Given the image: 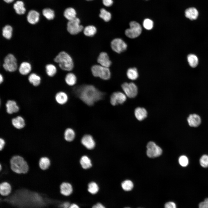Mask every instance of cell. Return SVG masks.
<instances>
[{"mask_svg": "<svg viewBox=\"0 0 208 208\" xmlns=\"http://www.w3.org/2000/svg\"><path fill=\"white\" fill-rule=\"evenodd\" d=\"M75 94L84 103L89 106L102 99L104 93L94 86L90 85L80 86L75 88Z\"/></svg>", "mask_w": 208, "mask_h": 208, "instance_id": "cell-1", "label": "cell"}, {"mask_svg": "<svg viewBox=\"0 0 208 208\" xmlns=\"http://www.w3.org/2000/svg\"><path fill=\"white\" fill-rule=\"evenodd\" d=\"M53 61L58 64L60 68L64 70L71 71L73 68L74 64L71 57L64 51L58 53L54 59Z\"/></svg>", "mask_w": 208, "mask_h": 208, "instance_id": "cell-2", "label": "cell"}, {"mask_svg": "<svg viewBox=\"0 0 208 208\" xmlns=\"http://www.w3.org/2000/svg\"><path fill=\"white\" fill-rule=\"evenodd\" d=\"M10 168L14 172L18 174H25L29 170L28 164L22 156L16 155L13 156L10 160Z\"/></svg>", "mask_w": 208, "mask_h": 208, "instance_id": "cell-3", "label": "cell"}, {"mask_svg": "<svg viewBox=\"0 0 208 208\" xmlns=\"http://www.w3.org/2000/svg\"><path fill=\"white\" fill-rule=\"evenodd\" d=\"M2 66L6 72L12 73L16 71L18 66L15 56L12 53L7 54L3 59Z\"/></svg>", "mask_w": 208, "mask_h": 208, "instance_id": "cell-4", "label": "cell"}, {"mask_svg": "<svg viewBox=\"0 0 208 208\" xmlns=\"http://www.w3.org/2000/svg\"><path fill=\"white\" fill-rule=\"evenodd\" d=\"M91 70L93 75L95 77L104 80H108L110 77L111 73L109 68L95 65L92 67Z\"/></svg>", "mask_w": 208, "mask_h": 208, "instance_id": "cell-5", "label": "cell"}, {"mask_svg": "<svg viewBox=\"0 0 208 208\" xmlns=\"http://www.w3.org/2000/svg\"><path fill=\"white\" fill-rule=\"evenodd\" d=\"M130 28L126 29L125 31L126 36L131 38H134L139 36L142 31V28L138 23L132 21L129 23Z\"/></svg>", "mask_w": 208, "mask_h": 208, "instance_id": "cell-6", "label": "cell"}, {"mask_svg": "<svg viewBox=\"0 0 208 208\" xmlns=\"http://www.w3.org/2000/svg\"><path fill=\"white\" fill-rule=\"evenodd\" d=\"M67 29L70 34L75 35L84 29L83 26L80 25L79 19L76 17L68 22Z\"/></svg>", "mask_w": 208, "mask_h": 208, "instance_id": "cell-7", "label": "cell"}, {"mask_svg": "<svg viewBox=\"0 0 208 208\" xmlns=\"http://www.w3.org/2000/svg\"><path fill=\"white\" fill-rule=\"evenodd\" d=\"M121 87L125 94L128 97L133 98L137 95L138 88L134 83L125 82L122 84Z\"/></svg>", "mask_w": 208, "mask_h": 208, "instance_id": "cell-8", "label": "cell"}, {"mask_svg": "<svg viewBox=\"0 0 208 208\" xmlns=\"http://www.w3.org/2000/svg\"><path fill=\"white\" fill-rule=\"evenodd\" d=\"M146 154L150 158H154L160 155L162 153L161 149L153 142H150L147 144Z\"/></svg>", "mask_w": 208, "mask_h": 208, "instance_id": "cell-9", "label": "cell"}, {"mask_svg": "<svg viewBox=\"0 0 208 208\" xmlns=\"http://www.w3.org/2000/svg\"><path fill=\"white\" fill-rule=\"evenodd\" d=\"M111 47L113 51L117 53L123 52L127 49V45L122 39L116 38L111 42Z\"/></svg>", "mask_w": 208, "mask_h": 208, "instance_id": "cell-10", "label": "cell"}, {"mask_svg": "<svg viewBox=\"0 0 208 208\" xmlns=\"http://www.w3.org/2000/svg\"><path fill=\"white\" fill-rule=\"evenodd\" d=\"M127 99L125 94L120 92H113L110 97V102L113 106L123 104Z\"/></svg>", "mask_w": 208, "mask_h": 208, "instance_id": "cell-11", "label": "cell"}, {"mask_svg": "<svg viewBox=\"0 0 208 208\" xmlns=\"http://www.w3.org/2000/svg\"><path fill=\"white\" fill-rule=\"evenodd\" d=\"M12 188L8 182L3 181L0 183V194L2 196H7L12 192Z\"/></svg>", "mask_w": 208, "mask_h": 208, "instance_id": "cell-12", "label": "cell"}, {"mask_svg": "<svg viewBox=\"0 0 208 208\" xmlns=\"http://www.w3.org/2000/svg\"><path fill=\"white\" fill-rule=\"evenodd\" d=\"M97 62L100 65L108 68L111 64L108 55L105 52H102L100 54L97 58Z\"/></svg>", "mask_w": 208, "mask_h": 208, "instance_id": "cell-13", "label": "cell"}, {"mask_svg": "<svg viewBox=\"0 0 208 208\" xmlns=\"http://www.w3.org/2000/svg\"><path fill=\"white\" fill-rule=\"evenodd\" d=\"M185 15L186 18L191 20L197 19L199 15L198 10L194 7H190L187 8L185 11Z\"/></svg>", "mask_w": 208, "mask_h": 208, "instance_id": "cell-14", "label": "cell"}, {"mask_svg": "<svg viewBox=\"0 0 208 208\" xmlns=\"http://www.w3.org/2000/svg\"><path fill=\"white\" fill-rule=\"evenodd\" d=\"M40 14L37 11L31 10L28 13L27 17L28 22L30 24L35 25L39 21Z\"/></svg>", "mask_w": 208, "mask_h": 208, "instance_id": "cell-15", "label": "cell"}, {"mask_svg": "<svg viewBox=\"0 0 208 208\" xmlns=\"http://www.w3.org/2000/svg\"><path fill=\"white\" fill-rule=\"evenodd\" d=\"M18 71L21 75L25 76L29 74L32 70L31 64L29 62H22L18 66Z\"/></svg>", "mask_w": 208, "mask_h": 208, "instance_id": "cell-16", "label": "cell"}, {"mask_svg": "<svg viewBox=\"0 0 208 208\" xmlns=\"http://www.w3.org/2000/svg\"><path fill=\"white\" fill-rule=\"evenodd\" d=\"M187 121L189 125L193 127L198 126L201 123L200 117L195 114L190 115L187 118Z\"/></svg>", "mask_w": 208, "mask_h": 208, "instance_id": "cell-17", "label": "cell"}, {"mask_svg": "<svg viewBox=\"0 0 208 208\" xmlns=\"http://www.w3.org/2000/svg\"><path fill=\"white\" fill-rule=\"evenodd\" d=\"M60 194L64 196H69L73 192L72 186L69 183L63 182L60 186Z\"/></svg>", "mask_w": 208, "mask_h": 208, "instance_id": "cell-18", "label": "cell"}, {"mask_svg": "<svg viewBox=\"0 0 208 208\" xmlns=\"http://www.w3.org/2000/svg\"><path fill=\"white\" fill-rule=\"evenodd\" d=\"M82 144L89 149H93L95 146V142L92 136L90 135H84L81 140Z\"/></svg>", "mask_w": 208, "mask_h": 208, "instance_id": "cell-19", "label": "cell"}, {"mask_svg": "<svg viewBox=\"0 0 208 208\" xmlns=\"http://www.w3.org/2000/svg\"><path fill=\"white\" fill-rule=\"evenodd\" d=\"M6 111L9 114H12L18 112L19 107L15 101L13 100L8 101L6 103Z\"/></svg>", "mask_w": 208, "mask_h": 208, "instance_id": "cell-20", "label": "cell"}, {"mask_svg": "<svg viewBox=\"0 0 208 208\" xmlns=\"http://www.w3.org/2000/svg\"><path fill=\"white\" fill-rule=\"evenodd\" d=\"M12 123L14 128L18 130L23 129L25 126L24 119L20 116L13 118L12 120Z\"/></svg>", "mask_w": 208, "mask_h": 208, "instance_id": "cell-21", "label": "cell"}, {"mask_svg": "<svg viewBox=\"0 0 208 208\" xmlns=\"http://www.w3.org/2000/svg\"><path fill=\"white\" fill-rule=\"evenodd\" d=\"M13 32V28L9 25H5L2 29V35L5 39L9 40L12 36Z\"/></svg>", "mask_w": 208, "mask_h": 208, "instance_id": "cell-22", "label": "cell"}, {"mask_svg": "<svg viewBox=\"0 0 208 208\" xmlns=\"http://www.w3.org/2000/svg\"><path fill=\"white\" fill-rule=\"evenodd\" d=\"M55 100L56 102L60 105H64L66 103L68 100V96L65 92L60 91L55 95Z\"/></svg>", "mask_w": 208, "mask_h": 208, "instance_id": "cell-23", "label": "cell"}, {"mask_svg": "<svg viewBox=\"0 0 208 208\" xmlns=\"http://www.w3.org/2000/svg\"><path fill=\"white\" fill-rule=\"evenodd\" d=\"M134 114L138 120L141 121L146 117L147 112L146 110L144 108L138 107L135 109Z\"/></svg>", "mask_w": 208, "mask_h": 208, "instance_id": "cell-24", "label": "cell"}, {"mask_svg": "<svg viewBox=\"0 0 208 208\" xmlns=\"http://www.w3.org/2000/svg\"><path fill=\"white\" fill-rule=\"evenodd\" d=\"M28 79L29 82L35 86H38L40 83L41 80L40 76L34 73H30L28 76Z\"/></svg>", "mask_w": 208, "mask_h": 208, "instance_id": "cell-25", "label": "cell"}, {"mask_svg": "<svg viewBox=\"0 0 208 208\" xmlns=\"http://www.w3.org/2000/svg\"><path fill=\"white\" fill-rule=\"evenodd\" d=\"M51 165L50 159L47 157H43L40 158L39 161V165L40 168L46 170Z\"/></svg>", "mask_w": 208, "mask_h": 208, "instance_id": "cell-26", "label": "cell"}, {"mask_svg": "<svg viewBox=\"0 0 208 208\" xmlns=\"http://www.w3.org/2000/svg\"><path fill=\"white\" fill-rule=\"evenodd\" d=\"M76 12L75 9L71 7L66 9L64 13V16L69 21L76 18Z\"/></svg>", "mask_w": 208, "mask_h": 208, "instance_id": "cell-27", "label": "cell"}, {"mask_svg": "<svg viewBox=\"0 0 208 208\" xmlns=\"http://www.w3.org/2000/svg\"><path fill=\"white\" fill-rule=\"evenodd\" d=\"M45 72L47 75L50 77L55 75L57 71L55 66L52 64H47L45 66Z\"/></svg>", "mask_w": 208, "mask_h": 208, "instance_id": "cell-28", "label": "cell"}, {"mask_svg": "<svg viewBox=\"0 0 208 208\" xmlns=\"http://www.w3.org/2000/svg\"><path fill=\"white\" fill-rule=\"evenodd\" d=\"M13 8L16 13L19 15L24 14L26 11L24 3L21 1H19L16 2L14 5Z\"/></svg>", "mask_w": 208, "mask_h": 208, "instance_id": "cell-29", "label": "cell"}, {"mask_svg": "<svg viewBox=\"0 0 208 208\" xmlns=\"http://www.w3.org/2000/svg\"><path fill=\"white\" fill-rule=\"evenodd\" d=\"M65 80L66 83L69 86H74L76 83L77 78L75 75L71 73H68L66 75Z\"/></svg>", "mask_w": 208, "mask_h": 208, "instance_id": "cell-30", "label": "cell"}, {"mask_svg": "<svg viewBox=\"0 0 208 208\" xmlns=\"http://www.w3.org/2000/svg\"><path fill=\"white\" fill-rule=\"evenodd\" d=\"M75 136V133L73 129L70 128H68L65 131L64 138L65 140L68 142L73 140Z\"/></svg>", "mask_w": 208, "mask_h": 208, "instance_id": "cell-31", "label": "cell"}, {"mask_svg": "<svg viewBox=\"0 0 208 208\" xmlns=\"http://www.w3.org/2000/svg\"><path fill=\"white\" fill-rule=\"evenodd\" d=\"M187 60L190 66L192 68L196 67L198 63L197 57L195 55L190 54L188 55Z\"/></svg>", "mask_w": 208, "mask_h": 208, "instance_id": "cell-32", "label": "cell"}, {"mask_svg": "<svg viewBox=\"0 0 208 208\" xmlns=\"http://www.w3.org/2000/svg\"><path fill=\"white\" fill-rule=\"evenodd\" d=\"M127 75L128 78L131 80H135L138 77V73L135 68L128 69L127 71Z\"/></svg>", "mask_w": 208, "mask_h": 208, "instance_id": "cell-33", "label": "cell"}, {"mask_svg": "<svg viewBox=\"0 0 208 208\" xmlns=\"http://www.w3.org/2000/svg\"><path fill=\"white\" fill-rule=\"evenodd\" d=\"M96 29L93 25H88L83 29V33L85 35L88 36H92L96 32Z\"/></svg>", "mask_w": 208, "mask_h": 208, "instance_id": "cell-34", "label": "cell"}, {"mask_svg": "<svg viewBox=\"0 0 208 208\" xmlns=\"http://www.w3.org/2000/svg\"><path fill=\"white\" fill-rule=\"evenodd\" d=\"M80 163L82 167L84 169L89 168L92 166L90 159L86 156H83L81 157Z\"/></svg>", "mask_w": 208, "mask_h": 208, "instance_id": "cell-35", "label": "cell"}, {"mask_svg": "<svg viewBox=\"0 0 208 208\" xmlns=\"http://www.w3.org/2000/svg\"><path fill=\"white\" fill-rule=\"evenodd\" d=\"M42 14L44 16L49 20H53L55 17L54 11L49 8H46L43 10Z\"/></svg>", "mask_w": 208, "mask_h": 208, "instance_id": "cell-36", "label": "cell"}, {"mask_svg": "<svg viewBox=\"0 0 208 208\" xmlns=\"http://www.w3.org/2000/svg\"><path fill=\"white\" fill-rule=\"evenodd\" d=\"M99 16L105 22L109 21L111 18V14L104 8L101 9Z\"/></svg>", "mask_w": 208, "mask_h": 208, "instance_id": "cell-37", "label": "cell"}, {"mask_svg": "<svg viewBox=\"0 0 208 208\" xmlns=\"http://www.w3.org/2000/svg\"><path fill=\"white\" fill-rule=\"evenodd\" d=\"M99 190V187L96 183L92 182L88 184V190L91 194H95L98 192Z\"/></svg>", "mask_w": 208, "mask_h": 208, "instance_id": "cell-38", "label": "cell"}, {"mask_svg": "<svg viewBox=\"0 0 208 208\" xmlns=\"http://www.w3.org/2000/svg\"><path fill=\"white\" fill-rule=\"evenodd\" d=\"M121 186L123 190L128 191L131 190L132 189L133 185L131 181L126 180L122 183Z\"/></svg>", "mask_w": 208, "mask_h": 208, "instance_id": "cell-39", "label": "cell"}, {"mask_svg": "<svg viewBox=\"0 0 208 208\" xmlns=\"http://www.w3.org/2000/svg\"><path fill=\"white\" fill-rule=\"evenodd\" d=\"M143 26L144 28L147 30H151L153 27V22L150 19H145L143 22Z\"/></svg>", "mask_w": 208, "mask_h": 208, "instance_id": "cell-40", "label": "cell"}, {"mask_svg": "<svg viewBox=\"0 0 208 208\" xmlns=\"http://www.w3.org/2000/svg\"><path fill=\"white\" fill-rule=\"evenodd\" d=\"M201 166L204 168L208 167V155H203L200 160Z\"/></svg>", "mask_w": 208, "mask_h": 208, "instance_id": "cell-41", "label": "cell"}, {"mask_svg": "<svg viewBox=\"0 0 208 208\" xmlns=\"http://www.w3.org/2000/svg\"><path fill=\"white\" fill-rule=\"evenodd\" d=\"M180 164L182 166L185 167L188 164V160L187 157L185 155L180 156L179 159Z\"/></svg>", "mask_w": 208, "mask_h": 208, "instance_id": "cell-42", "label": "cell"}, {"mask_svg": "<svg viewBox=\"0 0 208 208\" xmlns=\"http://www.w3.org/2000/svg\"><path fill=\"white\" fill-rule=\"evenodd\" d=\"M198 208H208V197L205 198L198 204Z\"/></svg>", "mask_w": 208, "mask_h": 208, "instance_id": "cell-43", "label": "cell"}, {"mask_svg": "<svg viewBox=\"0 0 208 208\" xmlns=\"http://www.w3.org/2000/svg\"><path fill=\"white\" fill-rule=\"evenodd\" d=\"M164 208H177L176 203L173 201L167 202L165 205Z\"/></svg>", "mask_w": 208, "mask_h": 208, "instance_id": "cell-44", "label": "cell"}, {"mask_svg": "<svg viewBox=\"0 0 208 208\" xmlns=\"http://www.w3.org/2000/svg\"><path fill=\"white\" fill-rule=\"evenodd\" d=\"M103 5L107 7L111 6L113 3L112 0H102Z\"/></svg>", "mask_w": 208, "mask_h": 208, "instance_id": "cell-45", "label": "cell"}, {"mask_svg": "<svg viewBox=\"0 0 208 208\" xmlns=\"http://www.w3.org/2000/svg\"><path fill=\"white\" fill-rule=\"evenodd\" d=\"M5 145V140L2 138H0V151L3 149Z\"/></svg>", "mask_w": 208, "mask_h": 208, "instance_id": "cell-46", "label": "cell"}, {"mask_svg": "<svg viewBox=\"0 0 208 208\" xmlns=\"http://www.w3.org/2000/svg\"><path fill=\"white\" fill-rule=\"evenodd\" d=\"M70 204V203L68 202H66L62 203L60 205L61 208H69Z\"/></svg>", "mask_w": 208, "mask_h": 208, "instance_id": "cell-47", "label": "cell"}, {"mask_svg": "<svg viewBox=\"0 0 208 208\" xmlns=\"http://www.w3.org/2000/svg\"><path fill=\"white\" fill-rule=\"evenodd\" d=\"M92 208H105L102 204L98 203L93 205Z\"/></svg>", "mask_w": 208, "mask_h": 208, "instance_id": "cell-48", "label": "cell"}, {"mask_svg": "<svg viewBox=\"0 0 208 208\" xmlns=\"http://www.w3.org/2000/svg\"><path fill=\"white\" fill-rule=\"evenodd\" d=\"M69 208H80L77 204L73 203L70 205Z\"/></svg>", "mask_w": 208, "mask_h": 208, "instance_id": "cell-49", "label": "cell"}, {"mask_svg": "<svg viewBox=\"0 0 208 208\" xmlns=\"http://www.w3.org/2000/svg\"><path fill=\"white\" fill-rule=\"evenodd\" d=\"M4 78L3 76L1 73L0 74V83L1 84L3 82Z\"/></svg>", "mask_w": 208, "mask_h": 208, "instance_id": "cell-50", "label": "cell"}, {"mask_svg": "<svg viewBox=\"0 0 208 208\" xmlns=\"http://www.w3.org/2000/svg\"><path fill=\"white\" fill-rule=\"evenodd\" d=\"M4 1L7 3H9L12 2L14 0H3Z\"/></svg>", "mask_w": 208, "mask_h": 208, "instance_id": "cell-51", "label": "cell"}, {"mask_svg": "<svg viewBox=\"0 0 208 208\" xmlns=\"http://www.w3.org/2000/svg\"><path fill=\"white\" fill-rule=\"evenodd\" d=\"M86 0L88 1H91V0Z\"/></svg>", "mask_w": 208, "mask_h": 208, "instance_id": "cell-52", "label": "cell"}, {"mask_svg": "<svg viewBox=\"0 0 208 208\" xmlns=\"http://www.w3.org/2000/svg\"><path fill=\"white\" fill-rule=\"evenodd\" d=\"M125 208H131L127 207H125Z\"/></svg>", "mask_w": 208, "mask_h": 208, "instance_id": "cell-53", "label": "cell"}]
</instances>
